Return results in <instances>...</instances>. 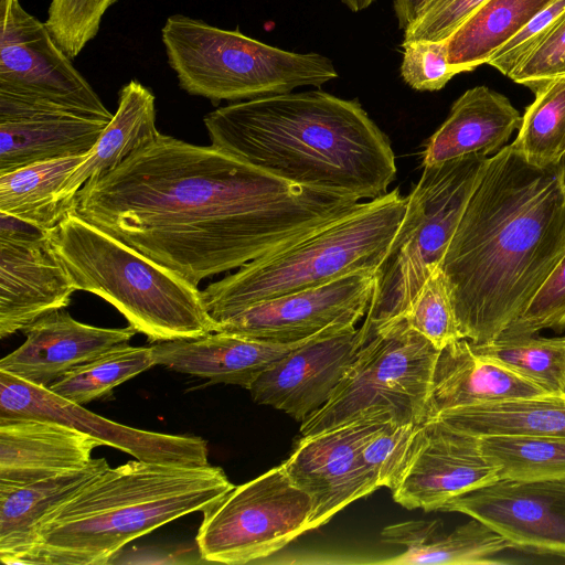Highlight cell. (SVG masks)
I'll return each mask as SVG.
<instances>
[{"label": "cell", "mask_w": 565, "mask_h": 565, "mask_svg": "<svg viewBox=\"0 0 565 565\" xmlns=\"http://www.w3.org/2000/svg\"><path fill=\"white\" fill-rule=\"evenodd\" d=\"M359 202L159 132L87 182L73 210L198 286L312 233Z\"/></svg>", "instance_id": "obj_1"}, {"label": "cell", "mask_w": 565, "mask_h": 565, "mask_svg": "<svg viewBox=\"0 0 565 565\" xmlns=\"http://www.w3.org/2000/svg\"><path fill=\"white\" fill-rule=\"evenodd\" d=\"M564 255L563 164L533 166L507 145L488 158L440 264L462 337L497 340Z\"/></svg>", "instance_id": "obj_2"}, {"label": "cell", "mask_w": 565, "mask_h": 565, "mask_svg": "<svg viewBox=\"0 0 565 565\" xmlns=\"http://www.w3.org/2000/svg\"><path fill=\"white\" fill-rule=\"evenodd\" d=\"M203 122L211 146L295 185L360 201L396 178L390 139L356 99L290 92L218 107Z\"/></svg>", "instance_id": "obj_3"}, {"label": "cell", "mask_w": 565, "mask_h": 565, "mask_svg": "<svg viewBox=\"0 0 565 565\" xmlns=\"http://www.w3.org/2000/svg\"><path fill=\"white\" fill-rule=\"evenodd\" d=\"M234 487L209 463L108 466L42 519L28 565L109 564L129 542L205 510Z\"/></svg>", "instance_id": "obj_4"}, {"label": "cell", "mask_w": 565, "mask_h": 565, "mask_svg": "<svg viewBox=\"0 0 565 565\" xmlns=\"http://www.w3.org/2000/svg\"><path fill=\"white\" fill-rule=\"evenodd\" d=\"M76 290L113 305L151 342L215 332L202 291L71 210L50 232Z\"/></svg>", "instance_id": "obj_5"}, {"label": "cell", "mask_w": 565, "mask_h": 565, "mask_svg": "<svg viewBox=\"0 0 565 565\" xmlns=\"http://www.w3.org/2000/svg\"><path fill=\"white\" fill-rule=\"evenodd\" d=\"M406 209L398 189L359 202L344 215L312 233L267 253L202 290L215 320L297 290L315 287L345 274L375 271Z\"/></svg>", "instance_id": "obj_6"}, {"label": "cell", "mask_w": 565, "mask_h": 565, "mask_svg": "<svg viewBox=\"0 0 565 565\" xmlns=\"http://www.w3.org/2000/svg\"><path fill=\"white\" fill-rule=\"evenodd\" d=\"M161 40L179 86L213 104L320 87L339 76L322 54L286 51L183 14L166 20Z\"/></svg>", "instance_id": "obj_7"}, {"label": "cell", "mask_w": 565, "mask_h": 565, "mask_svg": "<svg viewBox=\"0 0 565 565\" xmlns=\"http://www.w3.org/2000/svg\"><path fill=\"white\" fill-rule=\"evenodd\" d=\"M470 154L433 166L406 196L398 228L374 273V289L360 330L361 347L382 329L404 317L449 242L488 162Z\"/></svg>", "instance_id": "obj_8"}, {"label": "cell", "mask_w": 565, "mask_h": 565, "mask_svg": "<svg viewBox=\"0 0 565 565\" xmlns=\"http://www.w3.org/2000/svg\"><path fill=\"white\" fill-rule=\"evenodd\" d=\"M438 350L404 317L361 347L330 399L301 422L302 437L366 418L426 420Z\"/></svg>", "instance_id": "obj_9"}, {"label": "cell", "mask_w": 565, "mask_h": 565, "mask_svg": "<svg viewBox=\"0 0 565 565\" xmlns=\"http://www.w3.org/2000/svg\"><path fill=\"white\" fill-rule=\"evenodd\" d=\"M202 512L196 534L202 557L207 563L247 564L308 532L312 500L280 463L234 487Z\"/></svg>", "instance_id": "obj_10"}, {"label": "cell", "mask_w": 565, "mask_h": 565, "mask_svg": "<svg viewBox=\"0 0 565 565\" xmlns=\"http://www.w3.org/2000/svg\"><path fill=\"white\" fill-rule=\"evenodd\" d=\"M0 92L105 121L114 116L45 22L26 12L19 0L0 17Z\"/></svg>", "instance_id": "obj_11"}, {"label": "cell", "mask_w": 565, "mask_h": 565, "mask_svg": "<svg viewBox=\"0 0 565 565\" xmlns=\"http://www.w3.org/2000/svg\"><path fill=\"white\" fill-rule=\"evenodd\" d=\"M374 273H349L315 287L250 305L217 321L215 332L295 343L353 328L367 312Z\"/></svg>", "instance_id": "obj_12"}, {"label": "cell", "mask_w": 565, "mask_h": 565, "mask_svg": "<svg viewBox=\"0 0 565 565\" xmlns=\"http://www.w3.org/2000/svg\"><path fill=\"white\" fill-rule=\"evenodd\" d=\"M0 417L58 422L88 434L135 459L174 466L207 465V444L198 436L142 430L109 420L35 385L0 371Z\"/></svg>", "instance_id": "obj_13"}, {"label": "cell", "mask_w": 565, "mask_h": 565, "mask_svg": "<svg viewBox=\"0 0 565 565\" xmlns=\"http://www.w3.org/2000/svg\"><path fill=\"white\" fill-rule=\"evenodd\" d=\"M438 511L483 522L510 548L565 558V479H499L449 500Z\"/></svg>", "instance_id": "obj_14"}, {"label": "cell", "mask_w": 565, "mask_h": 565, "mask_svg": "<svg viewBox=\"0 0 565 565\" xmlns=\"http://www.w3.org/2000/svg\"><path fill=\"white\" fill-rule=\"evenodd\" d=\"M74 291L50 233L0 212V338L64 309Z\"/></svg>", "instance_id": "obj_15"}, {"label": "cell", "mask_w": 565, "mask_h": 565, "mask_svg": "<svg viewBox=\"0 0 565 565\" xmlns=\"http://www.w3.org/2000/svg\"><path fill=\"white\" fill-rule=\"evenodd\" d=\"M499 479L480 437L433 418L418 425L392 494L406 509L438 511L449 500Z\"/></svg>", "instance_id": "obj_16"}, {"label": "cell", "mask_w": 565, "mask_h": 565, "mask_svg": "<svg viewBox=\"0 0 565 565\" xmlns=\"http://www.w3.org/2000/svg\"><path fill=\"white\" fill-rule=\"evenodd\" d=\"M388 422L366 418L301 437L281 463L290 480L312 500L308 531L328 523L344 507L376 490L361 452Z\"/></svg>", "instance_id": "obj_17"}, {"label": "cell", "mask_w": 565, "mask_h": 565, "mask_svg": "<svg viewBox=\"0 0 565 565\" xmlns=\"http://www.w3.org/2000/svg\"><path fill=\"white\" fill-rule=\"evenodd\" d=\"M360 349L355 327L322 333L270 365L248 391L256 403L302 422L330 399Z\"/></svg>", "instance_id": "obj_18"}, {"label": "cell", "mask_w": 565, "mask_h": 565, "mask_svg": "<svg viewBox=\"0 0 565 565\" xmlns=\"http://www.w3.org/2000/svg\"><path fill=\"white\" fill-rule=\"evenodd\" d=\"M109 121L0 92V173L88 153Z\"/></svg>", "instance_id": "obj_19"}, {"label": "cell", "mask_w": 565, "mask_h": 565, "mask_svg": "<svg viewBox=\"0 0 565 565\" xmlns=\"http://www.w3.org/2000/svg\"><path fill=\"white\" fill-rule=\"evenodd\" d=\"M23 332L25 341L0 360V371L41 386H50L74 367L128 343L137 333L131 326L100 328L79 322L64 309L40 317Z\"/></svg>", "instance_id": "obj_20"}, {"label": "cell", "mask_w": 565, "mask_h": 565, "mask_svg": "<svg viewBox=\"0 0 565 565\" xmlns=\"http://www.w3.org/2000/svg\"><path fill=\"white\" fill-rule=\"evenodd\" d=\"M102 445L58 422L0 417V484H24L82 469Z\"/></svg>", "instance_id": "obj_21"}, {"label": "cell", "mask_w": 565, "mask_h": 565, "mask_svg": "<svg viewBox=\"0 0 565 565\" xmlns=\"http://www.w3.org/2000/svg\"><path fill=\"white\" fill-rule=\"evenodd\" d=\"M311 339L274 343L234 333L211 332L150 347L154 365L248 390L265 370Z\"/></svg>", "instance_id": "obj_22"}, {"label": "cell", "mask_w": 565, "mask_h": 565, "mask_svg": "<svg viewBox=\"0 0 565 565\" xmlns=\"http://www.w3.org/2000/svg\"><path fill=\"white\" fill-rule=\"evenodd\" d=\"M546 393L535 383L477 353L463 338L439 352L426 419L450 409Z\"/></svg>", "instance_id": "obj_23"}, {"label": "cell", "mask_w": 565, "mask_h": 565, "mask_svg": "<svg viewBox=\"0 0 565 565\" xmlns=\"http://www.w3.org/2000/svg\"><path fill=\"white\" fill-rule=\"evenodd\" d=\"M522 116L509 98L487 86L467 89L426 140L423 167L455 158L497 153L519 130Z\"/></svg>", "instance_id": "obj_24"}, {"label": "cell", "mask_w": 565, "mask_h": 565, "mask_svg": "<svg viewBox=\"0 0 565 565\" xmlns=\"http://www.w3.org/2000/svg\"><path fill=\"white\" fill-rule=\"evenodd\" d=\"M384 542L405 546L398 556L383 564L500 565L509 561L499 555L510 548L508 542L483 522L471 521L445 533L440 520L406 521L387 525Z\"/></svg>", "instance_id": "obj_25"}, {"label": "cell", "mask_w": 565, "mask_h": 565, "mask_svg": "<svg viewBox=\"0 0 565 565\" xmlns=\"http://www.w3.org/2000/svg\"><path fill=\"white\" fill-rule=\"evenodd\" d=\"M105 458L56 477L24 483L0 484V559L28 565L42 519L107 468Z\"/></svg>", "instance_id": "obj_26"}, {"label": "cell", "mask_w": 565, "mask_h": 565, "mask_svg": "<svg viewBox=\"0 0 565 565\" xmlns=\"http://www.w3.org/2000/svg\"><path fill=\"white\" fill-rule=\"evenodd\" d=\"M154 102L153 93L136 79L120 88L111 120L58 193V202L66 213L73 210L75 195L87 182L107 174L158 136Z\"/></svg>", "instance_id": "obj_27"}, {"label": "cell", "mask_w": 565, "mask_h": 565, "mask_svg": "<svg viewBox=\"0 0 565 565\" xmlns=\"http://www.w3.org/2000/svg\"><path fill=\"white\" fill-rule=\"evenodd\" d=\"M434 418L478 437L525 435L565 438V394L546 393L489 402L446 411Z\"/></svg>", "instance_id": "obj_28"}, {"label": "cell", "mask_w": 565, "mask_h": 565, "mask_svg": "<svg viewBox=\"0 0 565 565\" xmlns=\"http://www.w3.org/2000/svg\"><path fill=\"white\" fill-rule=\"evenodd\" d=\"M88 153L45 160L0 173V212L52 232L66 212L58 193Z\"/></svg>", "instance_id": "obj_29"}, {"label": "cell", "mask_w": 565, "mask_h": 565, "mask_svg": "<svg viewBox=\"0 0 565 565\" xmlns=\"http://www.w3.org/2000/svg\"><path fill=\"white\" fill-rule=\"evenodd\" d=\"M553 0H487L447 39L448 62L459 73L489 58Z\"/></svg>", "instance_id": "obj_30"}, {"label": "cell", "mask_w": 565, "mask_h": 565, "mask_svg": "<svg viewBox=\"0 0 565 565\" xmlns=\"http://www.w3.org/2000/svg\"><path fill=\"white\" fill-rule=\"evenodd\" d=\"M534 95L512 145L533 166L559 164L565 156V75L548 81Z\"/></svg>", "instance_id": "obj_31"}, {"label": "cell", "mask_w": 565, "mask_h": 565, "mask_svg": "<svg viewBox=\"0 0 565 565\" xmlns=\"http://www.w3.org/2000/svg\"><path fill=\"white\" fill-rule=\"evenodd\" d=\"M153 365L151 347L122 343L74 367L47 387L66 401L85 405Z\"/></svg>", "instance_id": "obj_32"}, {"label": "cell", "mask_w": 565, "mask_h": 565, "mask_svg": "<svg viewBox=\"0 0 565 565\" xmlns=\"http://www.w3.org/2000/svg\"><path fill=\"white\" fill-rule=\"evenodd\" d=\"M480 445L500 479H565V438L492 435L480 437Z\"/></svg>", "instance_id": "obj_33"}, {"label": "cell", "mask_w": 565, "mask_h": 565, "mask_svg": "<svg viewBox=\"0 0 565 565\" xmlns=\"http://www.w3.org/2000/svg\"><path fill=\"white\" fill-rule=\"evenodd\" d=\"M473 350L490 358L551 394L565 387V337L520 335L498 338Z\"/></svg>", "instance_id": "obj_34"}, {"label": "cell", "mask_w": 565, "mask_h": 565, "mask_svg": "<svg viewBox=\"0 0 565 565\" xmlns=\"http://www.w3.org/2000/svg\"><path fill=\"white\" fill-rule=\"evenodd\" d=\"M404 318L412 329L428 339L438 350L463 339L440 266L426 279Z\"/></svg>", "instance_id": "obj_35"}, {"label": "cell", "mask_w": 565, "mask_h": 565, "mask_svg": "<svg viewBox=\"0 0 565 565\" xmlns=\"http://www.w3.org/2000/svg\"><path fill=\"white\" fill-rule=\"evenodd\" d=\"M117 0H52L45 24L56 43L75 58L97 35L102 19Z\"/></svg>", "instance_id": "obj_36"}, {"label": "cell", "mask_w": 565, "mask_h": 565, "mask_svg": "<svg viewBox=\"0 0 565 565\" xmlns=\"http://www.w3.org/2000/svg\"><path fill=\"white\" fill-rule=\"evenodd\" d=\"M418 425L388 422L364 446L361 459L376 489L392 490L397 483Z\"/></svg>", "instance_id": "obj_37"}, {"label": "cell", "mask_w": 565, "mask_h": 565, "mask_svg": "<svg viewBox=\"0 0 565 565\" xmlns=\"http://www.w3.org/2000/svg\"><path fill=\"white\" fill-rule=\"evenodd\" d=\"M565 328V255L536 291L522 315L499 338L535 335Z\"/></svg>", "instance_id": "obj_38"}, {"label": "cell", "mask_w": 565, "mask_h": 565, "mask_svg": "<svg viewBox=\"0 0 565 565\" xmlns=\"http://www.w3.org/2000/svg\"><path fill=\"white\" fill-rule=\"evenodd\" d=\"M401 76L413 89L435 92L458 74L448 62L447 40L402 43Z\"/></svg>", "instance_id": "obj_39"}, {"label": "cell", "mask_w": 565, "mask_h": 565, "mask_svg": "<svg viewBox=\"0 0 565 565\" xmlns=\"http://www.w3.org/2000/svg\"><path fill=\"white\" fill-rule=\"evenodd\" d=\"M487 0H425L403 42L445 41Z\"/></svg>", "instance_id": "obj_40"}, {"label": "cell", "mask_w": 565, "mask_h": 565, "mask_svg": "<svg viewBox=\"0 0 565 565\" xmlns=\"http://www.w3.org/2000/svg\"><path fill=\"white\" fill-rule=\"evenodd\" d=\"M565 11V0H553L541 10L510 41L502 45L487 64L510 76L541 44Z\"/></svg>", "instance_id": "obj_41"}, {"label": "cell", "mask_w": 565, "mask_h": 565, "mask_svg": "<svg viewBox=\"0 0 565 565\" xmlns=\"http://www.w3.org/2000/svg\"><path fill=\"white\" fill-rule=\"evenodd\" d=\"M565 75V11L541 44L509 76L533 93Z\"/></svg>", "instance_id": "obj_42"}, {"label": "cell", "mask_w": 565, "mask_h": 565, "mask_svg": "<svg viewBox=\"0 0 565 565\" xmlns=\"http://www.w3.org/2000/svg\"><path fill=\"white\" fill-rule=\"evenodd\" d=\"M195 564L207 563L200 551L191 550L163 551L152 548L120 550L109 564Z\"/></svg>", "instance_id": "obj_43"}, {"label": "cell", "mask_w": 565, "mask_h": 565, "mask_svg": "<svg viewBox=\"0 0 565 565\" xmlns=\"http://www.w3.org/2000/svg\"><path fill=\"white\" fill-rule=\"evenodd\" d=\"M425 0H393V9L399 29H405L415 18Z\"/></svg>", "instance_id": "obj_44"}, {"label": "cell", "mask_w": 565, "mask_h": 565, "mask_svg": "<svg viewBox=\"0 0 565 565\" xmlns=\"http://www.w3.org/2000/svg\"><path fill=\"white\" fill-rule=\"evenodd\" d=\"M375 0H341L352 12H360L367 9Z\"/></svg>", "instance_id": "obj_45"}, {"label": "cell", "mask_w": 565, "mask_h": 565, "mask_svg": "<svg viewBox=\"0 0 565 565\" xmlns=\"http://www.w3.org/2000/svg\"><path fill=\"white\" fill-rule=\"evenodd\" d=\"M18 0H0V17L4 15Z\"/></svg>", "instance_id": "obj_46"}, {"label": "cell", "mask_w": 565, "mask_h": 565, "mask_svg": "<svg viewBox=\"0 0 565 565\" xmlns=\"http://www.w3.org/2000/svg\"><path fill=\"white\" fill-rule=\"evenodd\" d=\"M562 164H563V168H564V175H565V156L563 158Z\"/></svg>", "instance_id": "obj_47"}, {"label": "cell", "mask_w": 565, "mask_h": 565, "mask_svg": "<svg viewBox=\"0 0 565 565\" xmlns=\"http://www.w3.org/2000/svg\"><path fill=\"white\" fill-rule=\"evenodd\" d=\"M563 394H565V387H564Z\"/></svg>", "instance_id": "obj_48"}]
</instances>
